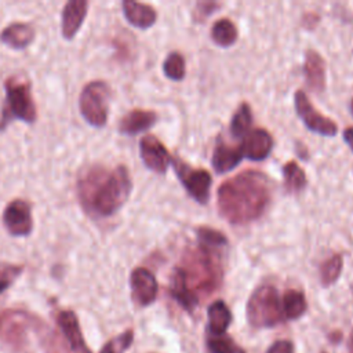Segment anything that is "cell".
Listing matches in <instances>:
<instances>
[{
    "label": "cell",
    "instance_id": "3957f363",
    "mask_svg": "<svg viewBox=\"0 0 353 353\" xmlns=\"http://www.w3.org/2000/svg\"><path fill=\"white\" fill-rule=\"evenodd\" d=\"M175 272L197 299L199 295H208L215 291L222 280L221 263L207 245L189 251Z\"/></svg>",
    "mask_w": 353,
    "mask_h": 353
},
{
    "label": "cell",
    "instance_id": "4dcf8cb0",
    "mask_svg": "<svg viewBox=\"0 0 353 353\" xmlns=\"http://www.w3.org/2000/svg\"><path fill=\"white\" fill-rule=\"evenodd\" d=\"M266 353H294V345L287 339L276 341L273 345H270Z\"/></svg>",
    "mask_w": 353,
    "mask_h": 353
},
{
    "label": "cell",
    "instance_id": "603a6c76",
    "mask_svg": "<svg viewBox=\"0 0 353 353\" xmlns=\"http://www.w3.org/2000/svg\"><path fill=\"white\" fill-rule=\"evenodd\" d=\"M252 121V113H251V108L248 103L243 102L237 110L234 112L232 121H230V132L233 137H243Z\"/></svg>",
    "mask_w": 353,
    "mask_h": 353
},
{
    "label": "cell",
    "instance_id": "9a60e30c",
    "mask_svg": "<svg viewBox=\"0 0 353 353\" xmlns=\"http://www.w3.org/2000/svg\"><path fill=\"white\" fill-rule=\"evenodd\" d=\"M157 113L153 110L134 109L128 112L119 124V131L127 135H135L138 132L149 130L157 121Z\"/></svg>",
    "mask_w": 353,
    "mask_h": 353
},
{
    "label": "cell",
    "instance_id": "9c48e42d",
    "mask_svg": "<svg viewBox=\"0 0 353 353\" xmlns=\"http://www.w3.org/2000/svg\"><path fill=\"white\" fill-rule=\"evenodd\" d=\"M3 223L12 236H28L33 229L30 204L22 199L12 200L3 212Z\"/></svg>",
    "mask_w": 353,
    "mask_h": 353
},
{
    "label": "cell",
    "instance_id": "5bb4252c",
    "mask_svg": "<svg viewBox=\"0 0 353 353\" xmlns=\"http://www.w3.org/2000/svg\"><path fill=\"white\" fill-rule=\"evenodd\" d=\"M272 148H273V139H272L270 134L263 128L254 130L247 137L244 145L241 146L243 154L254 161L266 159L268 154L270 153Z\"/></svg>",
    "mask_w": 353,
    "mask_h": 353
},
{
    "label": "cell",
    "instance_id": "ffe728a7",
    "mask_svg": "<svg viewBox=\"0 0 353 353\" xmlns=\"http://www.w3.org/2000/svg\"><path fill=\"white\" fill-rule=\"evenodd\" d=\"M232 321V313L223 301H215L208 307V325L211 335H222Z\"/></svg>",
    "mask_w": 353,
    "mask_h": 353
},
{
    "label": "cell",
    "instance_id": "e0dca14e",
    "mask_svg": "<svg viewBox=\"0 0 353 353\" xmlns=\"http://www.w3.org/2000/svg\"><path fill=\"white\" fill-rule=\"evenodd\" d=\"M34 39V29L25 22H14L0 33V41L14 50H22L30 46Z\"/></svg>",
    "mask_w": 353,
    "mask_h": 353
},
{
    "label": "cell",
    "instance_id": "d6986e66",
    "mask_svg": "<svg viewBox=\"0 0 353 353\" xmlns=\"http://www.w3.org/2000/svg\"><path fill=\"white\" fill-rule=\"evenodd\" d=\"M243 149L236 146H228L223 143H219L212 154V167L218 174L228 172L233 170L243 159Z\"/></svg>",
    "mask_w": 353,
    "mask_h": 353
},
{
    "label": "cell",
    "instance_id": "44dd1931",
    "mask_svg": "<svg viewBox=\"0 0 353 353\" xmlns=\"http://www.w3.org/2000/svg\"><path fill=\"white\" fill-rule=\"evenodd\" d=\"M306 299L303 292L288 290L283 295V313L287 319H299L306 312Z\"/></svg>",
    "mask_w": 353,
    "mask_h": 353
},
{
    "label": "cell",
    "instance_id": "52a82bcc",
    "mask_svg": "<svg viewBox=\"0 0 353 353\" xmlns=\"http://www.w3.org/2000/svg\"><path fill=\"white\" fill-rule=\"evenodd\" d=\"M172 165L175 174L178 175L179 181L188 190V193L200 204H205L210 197V188H211V175L207 170L201 168H192L186 163L179 159L172 160Z\"/></svg>",
    "mask_w": 353,
    "mask_h": 353
},
{
    "label": "cell",
    "instance_id": "836d02e7",
    "mask_svg": "<svg viewBox=\"0 0 353 353\" xmlns=\"http://www.w3.org/2000/svg\"><path fill=\"white\" fill-rule=\"evenodd\" d=\"M347 353H353V330L350 332V336H349V343H347Z\"/></svg>",
    "mask_w": 353,
    "mask_h": 353
},
{
    "label": "cell",
    "instance_id": "e575fe53",
    "mask_svg": "<svg viewBox=\"0 0 353 353\" xmlns=\"http://www.w3.org/2000/svg\"><path fill=\"white\" fill-rule=\"evenodd\" d=\"M350 110H352V114H353V99H352V102H350Z\"/></svg>",
    "mask_w": 353,
    "mask_h": 353
},
{
    "label": "cell",
    "instance_id": "2e32d148",
    "mask_svg": "<svg viewBox=\"0 0 353 353\" xmlns=\"http://www.w3.org/2000/svg\"><path fill=\"white\" fill-rule=\"evenodd\" d=\"M121 6H123V12L125 19L132 26H137L139 29L150 28L157 19L156 10L149 4H143L132 0H124Z\"/></svg>",
    "mask_w": 353,
    "mask_h": 353
},
{
    "label": "cell",
    "instance_id": "4316f807",
    "mask_svg": "<svg viewBox=\"0 0 353 353\" xmlns=\"http://www.w3.org/2000/svg\"><path fill=\"white\" fill-rule=\"evenodd\" d=\"M164 74L171 80H182L185 76V59L179 52H171L163 63Z\"/></svg>",
    "mask_w": 353,
    "mask_h": 353
},
{
    "label": "cell",
    "instance_id": "8fae6325",
    "mask_svg": "<svg viewBox=\"0 0 353 353\" xmlns=\"http://www.w3.org/2000/svg\"><path fill=\"white\" fill-rule=\"evenodd\" d=\"M131 295L138 306H149L157 296V281L146 268H135L130 276Z\"/></svg>",
    "mask_w": 353,
    "mask_h": 353
},
{
    "label": "cell",
    "instance_id": "7c38bea8",
    "mask_svg": "<svg viewBox=\"0 0 353 353\" xmlns=\"http://www.w3.org/2000/svg\"><path fill=\"white\" fill-rule=\"evenodd\" d=\"M88 3L85 0H69L62 10V36L72 40L79 32L85 15Z\"/></svg>",
    "mask_w": 353,
    "mask_h": 353
},
{
    "label": "cell",
    "instance_id": "4fadbf2b",
    "mask_svg": "<svg viewBox=\"0 0 353 353\" xmlns=\"http://www.w3.org/2000/svg\"><path fill=\"white\" fill-rule=\"evenodd\" d=\"M58 327L61 328L63 336L66 338L70 349L76 353H91L84 342L79 320L72 310H63L57 317Z\"/></svg>",
    "mask_w": 353,
    "mask_h": 353
},
{
    "label": "cell",
    "instance_id": "d6a6232c",
    "mask_svg": "<svg viewBox=\"0 0 353 353\" xmlns=\"http://www.w3.org/2000/svg\"><path fill=\"white\" fill-rule=\"evenodd\" d=\"M343 139L350 146V149L353 150V127H349L343 131Z\"/></svg>",
    "mask_w": 353,
    "mask_h": 353
},
{
    "label": "cell",
    "instance_id": "1f68e13d",
    "mask_svg": "<svg viewBox=\"0 0 353 353\" xmlns=\"http://www.w3.org/2000/svg\"><path fill=\"white\" fill-rule=\"evenodd\" d=\"M216 7H219L218 3L214 1H200L197 3V8H196V14L199 15L200 19L208 17Z\"/></svg>",
    "mask_w": 353,
    "mask_h": 353
},
{
    "label": "cell",
    "instance_id": "ac0fdd59",
    "mask_svg": "<svg viewBox=\"0 0 353 353\" xmlns=\"http://www.w3.org/2000/svg\"><path fill=\"white\" fill-rule=\"evenodd\" d=\"M303 70L307 85L314 91H323L325 85V63L317 51H306Z\"/></svg>",
    "mask_w": 353,
    "mask_h": 353
},
{
    "label": "cell",
    "instance_id": "ba28073f",
    "mask_svg": "<svg viewBox=\"0 0 353 353\" xmlns=\"http://www.w3.org/2000/svg\"><path fill=\"white\" fill-rule=\"evenodd\" d=\"M294 102H295V109L298 116L310 131L321 135H327V137H332L336 134V130H338L336 124L331 119L319 113L313 108V105L310 103L309 98L303 91L295 92Z\"/></svg>",
    "mask_w": 353,
    "mask_h": 353
},
{
    "label": "cell",
    "instance_id": "277c9868",
    "mask_svg": "<svg viewBox=\"0 0 353 353\" xmlns=\"http://www.w3.org/2000/svg\"><path fill=\"white\" fill-rule=\"evenodd\" d=\"M6 105L0 119V130L18 119L25 123H34L37 113L30 92V84L18 77H10L6 84Z\"/></svg>",
    "mask_w": 353,
    "mask_h": 353
},
{
    "label": "cell",
    "instance_id": "d590c367",
    "mask_svg": "<svg viewBox=\"0 0 353 353\" xmlns=\"http://www.w3.org/2000/svg\"><path fill=\"white\" fill-rule=\"evenodd\" d=\"M323 353H325V352H323Z\"/></svg>",
    "mask_w": 353,
    "mask_h": 353
},
{
    "label": "cell",
    "instance_id": "f546056e",
    "mask_svg": "<svg viewBox=\"0 0 353 353\" xmlns=\"http://www.w3.org/2000/svg\"><path fill=\"white\" fill-rule=\"evenodd\" d=\"M197 237L200 240V243L203 245H225L228 243V239L218 230L207 228V226H201L197 229Z\"/></svg>",
    "mask_w": 353,
    "mask_h": 353
},
{
    "label": "cell",
    "instance_id": "484cf974",
    "mask_svg": "<svg viewBox=\"0 0 353 353\" xmlns=\"http://www.w3.org/2000/svg\"><path fill=\"white\" fill-rule=\"evenodd\" d=\"M211 353H245L239 345L234 343L228 335H211L207 341Z\"/></svg>",
    "mask_w": 353,
    "mask_h": 353
},
{
    "label": "cell",
    "instance_id": "8992f818",
    "mask_svg": "<svg viewBox=\"0 0 353 353\" xmlns=\"http://www.w3.org/2000/svg\"><path fill=\"white\" fill-rule=\"evenodd\" d=\"M109 87L105 81L95 80L84 85L79 98L80 113L92 127H103L108 121Z\"/></svg>",
    "mask_w": 353,
    "mask_h": 353
},
{
    "label": "cell",
    "instance_id": "7402d4cb",
    "mask_svg": "<svg viewBox=\"0 0 353 353\" xmlns=\"http://www.w3.org/2000/svg\"><path fill=\"white\" fill-rule=\"evenodd\" d=\"M212 40L222 47H229L237 40V29L230 19H218L211 29Z\"/></svg>",
    "mask_w": 353,
    "mask_h": 353
},
{
    "label": "cell",
    "instance_id": "83f0119b",
    "mask_svg": "<svg viewBox=\"0 0 353 353\" xmlns=\"http://www.w3.org/2000/svg\"><path fill=\"white\" fill-rule=\"evenodd\" d=\"M134 341V331L125 330L124 332L119 334L113 339L105 343L102 350L99 353H124Z\"/></svg>",
    "mask_w": 353,
    "mask_h": 353
},
{
    "label": "cell",
    "instance_id": "30bf717a",
    "mask_svg": "<svg viewBox=\"0 0 353 353\" xmlns=\"http://www.w3.org/2000/svg\"><path fill=\"white\" fill-rule=\"evenodd\" d=\"M139 153L145 165L157 174H164L172 163L168 150L154 135H145L141 139Z\"/></svg>",
    "mask_w": 353,
    "mask_h": 353
},
{
    "label": "cell",
    "instance_id": "f1b7e54d",
    "mask_svg": "<svg viewBox=\"0 0 353 353\" xmlns=\"http://www.w3.org/2000/svg\"><path fill=\"white\" fill-rule=\"evenodd\" d=\"M22 270L23 266L21 265L0 262V294L11 287V284L18 279Z\"/></svg>",
    "mask_w": 353,
    "mask_h": 353
},
{
    "label": "cell",
    "instance_id": "6da1fadb",
    "mask_svg": "<svg viewBox=\"0 0 353 353\" xmlns=\"http://www.w3.org/2000/svg\"><path fill=\"white\" fill-rule=\"evenodd\" d=\"M270 201V183L259 171H243L218 189V208L230 223H247L259 218Z\"/></svg>",
    "mask_w": 353,
    "mask_h": 353
},
{
    "label": "cell",
    "instance_id": "d4e9b609",
    "mask_svg": "<svg viewBox=\"0 0 353 353\" xmlns=\"http://www.w3.org/2000/svg\"><path fill=\"white\" fill-rule=\"evenodd\" d=\"M342 266H343V259L339 254H335L330 259H327L320 268L321 284L324 287L334 284L342 272Z\"/></svg>",
    "mask_w": 353,
    "mask_h": 353
},
{
    "label": "cell",
    "instance_id": "5b68a950",
    "mask_svg": "<svg viewBox=\"0 0 353 353\" xmlns=\"http://www.w3.org/2000/svg\"><path fill=\"white\" fill-rule=\"evenodd\" d=\"M247 319L252 327H274L283 320L279 292L273 285L258 287L247 302Z\"/></svg>",
    "mask_w": 353,
    "mask_h": 353
},
{
    "label": "cell",
    "instance_id": "7a4b0ae2",
    "mask_svg": "<svg viewBox=\"0 0 353 353\" xmlns=\"http://www.w3.org/2000/svg\"><path fill=\"white\" fill-rule=\"evenodd\" d=\"M130 172L124 165L112 171L101 165L90 167L77 181L81 205L92 215L110 216L127 201L131 193Z\"/></svg>",
    "mask_w": 353,
    "mask_h": 353
},
{
    "label": "cell",
    "instance_id": "cb8c5ba5",
    "mask_svg": "<svg viewBox=\"0 0 353 353\" xmlns=\"http://www.w3.org/2000/svg\"><path fill=\"white\" fill-rule=\"evenodd\" d=\"M283 175H284L285 188L290 192H299L306 185L305 172L295 161H288L283 167Z\"/></svg>",
    "mask_w": 353,
    "mask_h": 353
}]
</instances>
